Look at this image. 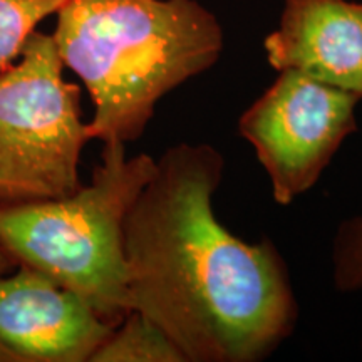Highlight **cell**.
<instances>
[{
	"mask_svg": "<svg viewBox=\"0 0 362 362\" xmlns=\"http://www.w3.org/2000/svg\"><path fill=\"white\" fill-rule=\"evenodd\" d=\"M223 168L210 144L171 146L123 225L131 310L149 317L187 362L262 361L298 317L274 243L243 242L215 216Z\"/></svg>",
	"mask_w": 362,
	"mask_h": 362,
	"instance_id": "obj_1",
	"label": "cell"
},
{
	"mask_svg": "<svg viewBox=\"0 0 362 362\" xmlns=\"http://www.w3.org/2000/svg\"><path fill=\"white\" fill-rule=\"evenodd\" d=\"M52 37L62 64L88 89L89 138L138 139L160 99L210 69L220 22L194 0H64Z\"/></svg>",
	"mask_w": 362,
	"mask_h": 362,
	"instance_id": "obj_2",
	"label": "cell"
},
{
	"mask_svg": "<svg viewBox=\"0 0 362 362\" xmlns=\"http://www.w3.org/2000/svg\"><path fill=\"white\" fill-rule=\"evenodd\" d=\"M155 166L144 153L126 158L124 143H106L88 187L56 200L0 205V245L116 327L131 310L124 218Z\"/></svg>",
	"mask_w": 362,
	"mask_h": 362,
	"instance_id": "obj_3",
	"label": "cell"
},
{
	"mask_svg": "<svg viewBox=\"0 0 362 362\" xmlns=\"http://www.w3.org/2000/svg\"><path fill=\"white\" fill-rule=\"evenodd\" d=\"M52 35L35 30L21 61L0 72V205L76 193L89 141L81 90L62 76Z\"/></svg>",
	"mask_w": 362,
	"mask_h": 362,
	"instance_id": "obj_4",
	"label": "cell"
},
{
	"mask_svg": "<svg viewBox=\"0 0 362 362\" xmlns=\"http://www.w3.org/2000/svg\"><path fill=\"white\" fill-rule=\"evenodd\" d=\"M357 94L297 71L275 83L240 117L238 129L255 148L279 205H291L319 180L346 136L356 129Z\"/></svg>",
	"mask_w": 362,
	"mask_h": 362,
	"instance_id": "obj_5",
	"label": "cell"
},
{
	"mask_svg": "<svg viewBox=\"0 0 362 362\" xmlns=\"http://www.w3.org/2000/svg\"><path fill=\"white\" fill-rule=\"evenodd\" d=\"M112 325L47 275H0V362H88Z\"/></svg>",
	"mask_w": 362,
	"mask_h": 362,
	"instance_id": "obj_6",
	"label": "cell"
},
{
	"mask_svg": "<svg viewBox=\"0 0 362 362\" xmlns=\"http://www.w3.org/2000/svg\"><path fill=\"white\" fill-rule=\"evenodd\" d=\"M264 45L279 72L297 71L362 99V4L285 0L279 29Z\"/></svg>",
	"mask_w": 362,
	"mask_h": 362,
	"instance_id": "obj_7",
	"label": "cell"
},
{
	"mask_svg": "<svg viewBox=\"0 0 362 362\" xmlns=\"http://www.w3.org/2000/svg\"><path fill=\"white\" fill-rule=\"evenodd\" d=\"M89 361L187 362L175 342L139 310H129Z\"/></svg>",
	"mask_w": 362,
	"mask_h": 362,
	"instance_id": "obj_8",
	"label": "cell"
},
{
	"mask_svg": "<svg viewBox=\"0 0 362 362\" xmlns=\"http://www.w3.org/2000/svg\"><path fill=\"white\" fill-rule=\"evenodd\" d=\"M64 0H0V72L21 57L27 39Z\"/></svg>",
	"mask_w": 362,
	"mask_h": 362,
	"instance_id": "obj_9",
	"label": "cell"
},
{
	"mask_svg": "<svg viewBox=\"0 0 362 362\" xmlns=\"http://www.w3.org/2000/svg\"><path fill=\"white\" fill-rule=\"evenodd\" d=\"M334 279L339 291L362 288V216L344 221L334 245Z\"/></svg>",
	"mask_w": 362,
	"mask_h": 362,
	"instance_id": "obj_10",
	"label": "cell"
},
{
	"mask_svg": "<svg viewBox=\"0 0 362 362\" xmlns=\"http://www.w3.org/2000/svg\"><path fill=\"white\" fill-rule=\"evenodd\" d=\"M11 264H12L11 257L7 255L6 250L2 248V245H0V275L6 274V272L8 270V267H11Z\"/></svg>",
	"mask_w": 362,
	"mask_h": 362,
	"instance_id": "obj_11",
	"label": "cell"
}]
</instances>
